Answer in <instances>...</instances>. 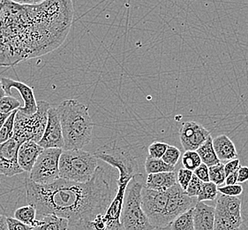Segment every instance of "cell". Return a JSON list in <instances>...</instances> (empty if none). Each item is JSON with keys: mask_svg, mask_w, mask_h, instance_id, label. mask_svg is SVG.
Instances as JSON below:
<instances>
[{"mask_svg": "<svg viewBox=\"0 0 248 230\" xmlns=\"http://www.w3.org/2000/svg\"><path fill=\"white\" fill-rule=\"evenodd\" d=\"M18 109L13 111L9 115V117L6 119L3 127L0 130V144L5 143L9 140L12 137H14V129H15V115Z\"/></svg>", "mask_w": 248, "mask_h": 230, "instance_id": "obj_26", "label": "cell"}, {"mask_svg": "<svg viewBox=\"0 0 248 230\" xmlns=\"http://www.w3.org/2000/svg\"><path fill=\"white\" fill-rule=\"evenodd\" d=\"M145 171L148 175L164 172H174L175 166L168 165L162 159H155L148 156L145 161Z\"/></svg>", "mask_w": 248, "mask_h": 230, "instance_id": "obj_23", "label": "cell"}, {"mask_svg": "<svg viewBox=\"0 0 248 230\" xmlns=\"http://www.w3.org/2000/svg\"><path fill=\"white\" fill-rule=\"evenodd\" d=\"M219 193L229 197H238L243 192V187L240 183L232 185L219 186L217 188Z\"/></svg>", "mask_w": 248, "mask_h": 230, "instance_id": "obj_32", "label": "cell"}, {"mask_svg": "<svg viewBox=\"0 0 248 230\" xmlns=\"http://www.w3.org/2000/svg\"><path fill=\"white\" fill-rule=\"evenodd\" d=\"M209 181H212L216 185L221 186L224 184L225 181V172H224V164L219 162L217 165L209 167Z\"/></svg>", "mask_w": 248, "mask_h": 230, "instance_id": "obj_27", "label": "cell"}, {"mask_svg": "<svg viewBox=\"0 0 248 230\" xmlns=\"http://www.w3.org/2000/svg\"><path fill=\"white\" fill-rule=\"evenodd\" d=\"M6 221H7L8 230H31L33 228L30 226L26 225L20 220H16L15 218L6 217Z\"/></svg>", "mask_w": 248, "mask_h": 230, "instance_id": "obj_34", "label": "cell"}, {"mask_svg": "<svg viewBox=\"0 0 248 230\" xmlns=\"http://www.w3.org/2000/svg\"><path fill=\"white\" fill-rule=\"evenodd\" d=\"M97 163L94 153L82 149L63 150L60 158V177L76 182H86L94 175Z\"/></svg>", "mask_w": 248, "mask_h": 230, "instance_id": "obj_4", "label": "cell"}, {"mask_svg": "<svg viewBox=\"0 0 248 230\" xmlns=\"http://www.w3.org/2000/svg\"><path fill=\"white\" fill-rule=\"evenodd\" d=\"M215 206L214 230H238L243 223L241 199L238 197L219 194Z\"/></svg>", "mask_w": 248, "mask_h": 230, "instance_id": "obj_7", "label": "cell"}, {"mask_svg": "<svg viewBox=\"0 0 248 230\" xmlns=\"http://www.w3.org/2000/svg\"><path fill=\"white\" fill-rule=\"evenodd\" d=\"M181 163L183 168L194 172L202 162L196 150H186L182 155Z\"/></svg>", "mask_w": 248, "mask_h": 230, "instance_id": "obj_25", "label": "cell"}, {"mask_svg": "<svg viewBox=\"0 0 248 230\" xmlns=\"http://www.w3.org/2000/svg\"><path fill=\"white\" fill-rule=\"evenodd\" d=\"M21 144L15 137L0 144V175L13 177L24 172L18 163V150Z\"/></svg>", "mask_w": 248, "mask_h": 230, "instance_id": "obj_10", "label": "cell"}, {"mask_svg": "<svg viewBox=\"0 0 248 230\" xmlns=\"http://www.w3.org/2000/svg\"><path fill=\"white\" fill-rule=\"evenodd\" d=\"M0 230H8L6 217L2 214H0Z\"/></svg>", "mask_w": 248, "mask_h": 230, "instance_id": "obj_40", "label": "cell"}, {"mask_svg": "<svg viewBox=\"0 0 248 230\" xmlns=\"http://www.w3.org/2000/svg\"><path fill=\"white\" fill-rule=\"evenodd\" d=\"M196 151L200 156L202 162L205 165H208L209 167L214 165H217V164H218L219 162H221L218 160L215 149H214L213 138L211 135H209L208 139L199 147Z\"/></svg>", "mask_w": 248, "mask_h": 230, "instance_id": "obj_19", "label": "cell"}, {"mask_svg": "<svg viewBox=\"0 0 248 230\" xmlns=\"http://www.w3.org/2000/svg\"><path fill=\"white\" fill-rule=\"evenodd\" d=\"M25 188L27 201L35 207L36 214L65 218L73 230H84L94 217L105 214L112 200V191L102 166H97L86 182L60 178L50 184L40 185L27 179Z\"/></svg>", "mask_w": 248, "mask_h": 230, "instance_id": "obj_2", "label": "cell"}, {"mask_svg": "<svg viewBox=\"0 0 248 230\" xmlns=\"http://www.w3.org/2000/svg\"><path fill=\"white\" fill-rule=\"evenodd\" d=\"M168 201V190L165 191L150 190L142 187L141 207L154 228L167 227L165 217Z\"/></svg>", "mask_w": 248, "mask_h": 230, "instance_id": "obj_9", "label": "cell"}, {"mask_svg": "<svg viewBox=\"0 0 248 230\" xmlns=\"http://www.w3.org/2000/svg\"><path fill=\"white\" fill-rule=\"evenodd\" d=\"M217 188L218 186L216 185L212 181L203 182L197 197V202L215 200L217 197L219 193Z\"/></svg>", "mask_w": 248, "mask_h": 230, "instance_id": "obj_24", "label": "cell"}, {"mask_svg": "<svg viewBox=\"0 0 248 230\" xmlns=\"http://www.w3.org/2000/svg\"><path fill=\"white\" fill-rule=\"evenodd\" d=\"M168 227L170 230H194V207L177 216Z\"/></svg>", "mask_w": 248, "mask_h": 230, "instance_id": "obj_20", "label": "cell"}, {"mask_svg": "<svg viewBox=\"0 0 248 230\" xmlns=\"http://www.w3.org/2000/svg\"><path fill=\"white\" fill-rule=\"evenodd\" d=\"M5 96V90H4V88H3V85H2V82H1V81H0V98L1 97H4Z\"/></svg>", "mask_w": 248, "mask_h": 230, "instance_id": "obj_42", "label": "cell"}, {"mask_svg": "<svg viewBox=\"0 0 248 230\" xmlns=\"http://www.w3.org/2000/svg\"><path fill=\"white\" fill-rule=\"evenodd\" d=\"M240 160L238 159H234V160L227 161V163L224 165V172L225 175H228L230 174H233L238 172L239 167H240Z\"/></svg>", "mask_w": 248, "mask_h": 230, "instance_id": "obj_36", "label": "cell"}, {"mask_svg": "<svg viewBox=\"0 0 248 230\" xmlns=\"http://www.w3.org/2000/svg\"><path fill=\"white\" fill-rule=\"evenodd\" d=\"M202 184H203V181L200 180L196 175H193L192 179L190 181L188 186H187L186 190H185V192L186 193V195L191 197H197Z\"/></svg>", "mask_w": 248, "mask_h": 230, "instance_id": "obj_31", "label": "cell"}, {"mask_svg": "<svg viewBox=\"0 0 248 230\" xmlns=\"http://www.w3.org/2000/svg\"><path fill=\"white\" fill-rule=\"evenodd\" d=\"M194 175H196L200 180L203 182L209 181V166L202 163L193 172Z\"/></svg>", "mask_w": 248, "mask_h": 230, "instance_id": "obj_35", "label": "cell"}, {"mask_svg": "<svg viewBox=\"0 0 248 230\" xmlns=\"http://www.w3.org/2000/svg\"><path fill=\"white\" fill-rule=\"evenodd\" d=\"M135 175L126 189L124 205L121 214V223L124 230H152L148 216L141 207V190L143 185Z\"/></svg>", "mask_w": 248, "mask_h": 230, "instance_id": "obj_5", "label": "cell"}, {"mask_svg": "<svg viewBox=\"0 0 248 230\" xmlns=\"http://www.w3.org/2000/svg\"><path fill=\"white\" fill-rule=\"evenodd\" d=\"M20 106H22L21 102L12 96L5 95L0 98V113L2 114H11Z\"/></svg>", "mask_w": 248, "mask_h": 230, "instance_id": "obj_28", "label": "cell"}, {"mask_svg": "<svg viewBox=\"0 0 248 230\" xmlns=\"http://www.w3.org/2000/svg\"><path fill=\"white\" fill-rule=\"evenodd\" d=\"M43 229L44 230H68L69 221L67 219L54 215V214H46L42 216Z\"/></svg>", "mask_w": 248, "mask_h": 230, "instance_id": "obj_22", "label": "cell"}, {"mask_svg": "<svg viewBox=\"0 0 248 230\" xmlns=\"http://www.w3.org/2000/svg\"><path fill=\"white\" fill-rule=\"evenodd\" d=\"M248 181V166H240L238 171V183H244Z\"/></svg>", "mask_w": 248, "mask_h": 230, "instance_id": "obj_37", "label": "cell"}, {"mask_svg": "<svg viewBox=\"0 0 248 230\" xmlns=\"http://www.w3.org/2000/svg\"><path fill=\"white\" fill-rule=\"evenodd\" d=\"M181 157V151L175 146L169 145L168 148L165 150L164 155L162 157V160H164L165 163L168 165H175L178 164L179 158Z\"/></svg>", "mask_w": 248, "mask_h": 230, "instance_id": "obj_29", "label": "cell"}, {"mask_svg": "<svg viewBox=\"0 0 248 230\" xmlns=\"http://www.w3.org/2000/svg\"><path fill=\"white\" fill-rule=\"evenodd\" d=\"M11 2H14L15 4L19 5H38L43 3L45 0H9Z\"/></svg>", "mask_w": 248, "mask_h": 230, "instance_id": "obj_39", "label": "cell"}, {"mask_svg": "<svg viewBox=\"0 0 248 230\" xmlns=\"http://www.w3.org/2000/svg\"><path fill=\"white\" fill-rule=\"evenodd\" d=\"M168 146L169 145H167L166 143L155 141L149 146V149H148L149 156L155 159H162Z\"/></svg>", "mask_w": 248, "mask_h": 230, "instance_id": "obj_30", "label": "cell"}, {"mask_svg": "<svg viewBox=\"0 0 248 230\" xmlns=\"http://www.w3.org/2000/svg\"><path fill=\"white\" fill-rule=\"evenodd\" d=\"M72 0H45L19 5L0 0V66L53 51L65 42L74 20Z\"/></svg>", "mask_w": 248, "mask_h": 230, "instance_id": "obj_1", "label": "cell"}, {"mask_svg": "<svg viewBox=\"0 0 248 230\" xmlns=\"http://www.w3.org/2000/svg\"><path fill=\"white\" fill-rule=\"evenodd\" d=\"M10 115L11 114H2V113H0V130H1V128L3 127L4 123L5 122V120L9 117Z\"/></svg>", "mask_w": 248, "mask_h": 230, "instance_id": "obj_41", "label": "cell"}, {"mask_svg": "<svg viewBox=\"0 0 248 230\" xmlns=\"http://www.w3.org/2000/svg\"><path fill=\"white\" fill-rule=\"evenodd\" d=\"M43 150L44 148L34 141L23 142L18 150V163L21 169L30 173Z\"/></svg>", "mask_w": 248, "mask_h": 230, "instance_id": "obj_15", "label": "cell"}, {"mask_svg": "<svg viewBox=\"0 0 248 230\" xmlns=\"http://www.w3.org/2000/svg\"><path fill=\"white\" fill-rule=\"evenodd\" d=\"M63 149H44L30 172V180L46 185L60 179V158Z\"/></svg>", "mask_w": 248, "mask_h": 230, "instance_id": "obj_8", "label": "cell"}, {"mask_svg": "<svg viewBox=\"0 0 248 230\" xmlns=\"http://www.w3.org/2000/svg\"><path fill=\"white\" fill-rule=\"evenodd\" d=\"M193 175H194L193 171L187 170L183 167L179 168L178 174H177V181L182 190H186Z\"/></svg>", "mask_w": 248, "mask_h": 230, "instance_id": "obj_33", "label": "cell"}, {"mask_svg": "<svg viewBox=\"0 0 248 230\" xmlns=\"http://www.w3.org/2000/svg\"><path fill=\"white\" fill-rule=\"evenodd\" d=\"M64 138L63 150H79L89 145L94 122L88 106L75 99H66L57 107Z\"/></svg>", "mask_w": 248, "mask_h": 230, "instance_id": "obj_3", "label": "cell"}, {"mask_svg": "<svg viewBox=\"0 0 248 230\" xmlns=\"http://www.w3.org/2000/svg\"><path fill=\"white\" fill-rule=\"evenodd\" d=\"M36 210L33 205H28L15 211V218L22 223L30 227H36L41 224V220H36Z\"/></svg>", "mask_w": 248, "mask_h": 230, "instance_id": "obj_21", "label": "cell"}, {"mask_svg": "<svg viewBox=\"0 0 248 230\" xmlns=\"http://www.w3.org/2000/svg\"><path fill=\"white\" fill-rule=\"evenodd\" d=\"M210 135V132L195 121H186L179 130V139L186 150H196Z\"/></svg>", "mask_w": 248, "mask_h": 230, "instance_id": "obj_13", "label": "cell"}, {"mask_svg": "<svg viewBox=\"0 0 248 230\" xmlns=\"http://www.w3.org/2000/svg\"><path fill=\"white\" fill-rule=\"evenodd\" d=\"M194 206V198L186 195L178 183L175 184L168 190V201L165 212L167 224L169 225L177 216Z\"/></svg>", "mask_w": 248, "mask_h": 230, "instance_id": "obj_12", "label": "cell"}, {"mask_svg": "<svg viewBox=\"0 0 248 230\" xmlns=\"http://www.w3.org/2000/svg\"><path fill=\"white\" fill-rule=\"evenodd\" d=\"M0 81L5 90V95L11 96L12 89H16L19 91L20 95L24 101V105L18 108L20 113L26 115L35 114L37 110V101L35 100L34 89L32 87L27 85L22 82L13 80L10 78H2Z\"/></svg>", "mask_w": 248, "mask_h": 230, "instance_id": "obj_14", "label": "cell"}, {"mask_svg": "<svg viewBox=\"0 0 248 230\" xmlns=\"http://www.w3.org/2000/svg\"><path fill=\"white\" fill-rule=\"evenodd\" d=\"M224 183H225V185H232V184L238 183V172L226 175Z\"/></svg>", "mask_w": 248, "mask_h": 230, "instance_id": "obj_38", "label": "cell"}, {"mask_svg": "<svg viewBox=\"0 0 248 230\" xmlns=\"http://www.w3.org/2000/svg\"><path fill=\"white\" fill-rule=\"evenodd\" d=\"M152 230H170L169 229V227H164V228H154Z\"/></svg>", "mask_w": 248, "mask_h": 230, "instance_id": "obj_44", "label": "cell"}, {"mask_svg": "<svg viewBox=\"0 0 248 230\" xmlns=\"http://www.w3.org/2000/svg\"><path fill=\"white\" fill-rule=\"evenodd\" d=\"M43 222H42V220H41V224L38 226H36V227H34V228H32L31 229V230H44V229H43Z\"/></svg>", "mask_w": 248, "mask_h": 230, "instance_id": "obj_43", "label": "cell"}, {"mask_svg": "<svg viewBox=\"0 0 248 230\" xmlns=\"http://www.w3.org/2000/svg\"><path fill=\"white\" fill-rule=\"evenodd\" d=\"M213 147L221 162H227L238 158L236 146L226 135H220L213 138Z\"/></svg>", "mask_w": 248, "mask_h": 230, "instance_id": "obj_18", "label": "cell"}, {"mask_svg": "<svg viewBox=\"0 0 248 230\" xmlns=\"http://www.w3.org/2000/svg\"><path fill=\"white\" fill-rule=\"evenodd\" d=\"M194 230H214L215 206L197 202L194 206Z\"/></svg>", "mask_w": 248, "mask_h": 230, "instance_id": "obj_16", "label": "cell"}, {"mask_svg": "<svg viewBox=\"0 0 248 230\" xmlns=\"http://www.w3.org/2000/svg\"><path fill=\"white\" fill-rule=\"evenodd\" d=\"M177 184V175L174 172H164L149 174L147 176L145 186L150 190L165 191Z\"/></svg>", "mask_w": 248, "mask_h": 230, "instance_id": "obj_17", "label": "cell"}, {"mask_svg": "<svg viewBox=\"0 0 248 230\" xmlns=\"http://www.w3.org/2000/svg\"><path fill=\"white\" fill-rule=\"evenodd\" d=\"M50 107L46 101H37V110L31 115H23L17 111L15 119L14 137L20 143L32 140L38 143L44 135Z\"/></svg>", "mask_w": 248, "mask_h": 230, "instance_id": "obj_6", "label": "cell"}, {"mask_svg": "<svg viewBox=\"0 0 248 230\" xmlns=\"http://www.w3.org/2000/svg\"><path fill=\"white\" fill-rule=\"evenodd\" d=\"M37 144L44 149H64V138L57 107L50 105L48 110V119L44 135Z\"/></svg>", "mask_w": 248, "mask_h": 230, "instance_id": "obj_11", "label": "cell"}]
</instances>
